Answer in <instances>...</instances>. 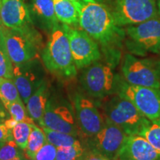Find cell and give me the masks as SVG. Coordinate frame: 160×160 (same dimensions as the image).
Here are the masks:
<instances>
[{
	"instance_id": "1",
	"label": "cell",
	"mask_w": 160,
	"mask_h": 160,
	"mask_svg": "<svg viewBox=\"0 0 160 160\" xmlns=\"http://www.w3.org/2000/svg\"><path fill=\"white\" fill-rule=\"evenodd\" d=\"M77 8L80 28L100 45L106 63L115 68L121 57L125 31L117 25L111 11L103 4L82 1Z\"/></svg>"
},
{
	"instance_id": "2",
	"label": "cell",
	"mask_w": 160,
	"mask_h": 160,
	"mask_svg": "<svg viewBox=\"0 0 160 160\" xmlns=\"http://www.w3.org/2000/svg\"><path fill=\"white\" fill-rule=\"evenodd\" d=\"M101 108L104 119L114 124L128 136L139 135L151 121L131 102L118 94L103 99Z\"/></svg>"
},
{
	"instance_id": "3",
	"label": "cell",
	"mask_w": 160,
	"mask_h": 160,
	"mask_svg": "<svg viewBox=\"0 0 160 160\" xmlns=\"http://www.w3.org/2000/svg\"><path fill=\"white\" fill-rule=\"evenodd\" d=\"M42 57L45 67L52 73L65 78H72L77 75V68L72 57L68 37L62 25H58L51 31Z\"/></svg>"
},
{
	"instance_id": "4",
	"label": "cell",
	"mask_w": 160,
	"mask_h": 160,
	"mask_svg": "<svg viewBox=\"0 0 160 160\" xmlns=\"http://www.w3.org/2000/svg\"><path fill=\"white\" fill-rule=\"evenodd\" d=\"M125 45L130 53L145 57L160 53V17H153L125 30Z\"/></svg>"
},
{
	"instance_id": "5",
	"label": "cell",
	"mask_w": 160,
	"mask_h": 160,
	"mask_svg": "<svg viewBox=\"0 0 160 160\" xmlns=\"http://www.w3.org/2000/svg\"><path fill=\"white\" fill-rule=\"evenodd\" d=\"M79 82L84 91L91 98L103 99L116 94L118 73L107 63L99 61L84 68Z\"/></svg>"
},
{
	"instance_id": "6",
	"label": "cell",
	"mask_w": 160,
	"mask_h": 160,
	"mask_svg": "<svg viewBox=\"0 0 160 160\" xmlns=\"http://www.w3.org/2000/svg\"><path fill=\"white\" fill-rule=\"evenodd\" d=\"M122 77L128 83L160 89V59L139 58L131 53L124 56Z\"/></svg>"
},
{
	"instance_id": "7",
	"label": "cell",
	"mask_w": 160,
	"mask_h": 160,
	"mask_svg": "<svg viewBox=\"0 0 160 160\" xmlns=\"http://www.w3.org/2000/svg\"><path fill=\"white\" fill-rule=\"evenodd\" d=\"M116 94L131 102L148 119H160V89L131 85L118 74Z\"/></svg>"
},
{
	"instance_id": "8",
	"label": "cell",
	"mask_w": 160,
	"mask_h": 160,
	"mask_svg": "<svg viewBox=\"0 0 160 160\" xmlns=\"http://www.w3.org/2000/svg\"><path fill=\"white\" fill-rule=\"evenodd\" d=\"M0 35L15 66L28 63L37 56V39L29 27L12 29L0 25Z\"/></svg>"
},
{
	"instance_id": "9",
	"label": "cell",
	"mask_w": 160,
	"mask_h": 160,
	"mask_svg": "<svg viewBox=\"0 0 160 160\" xmlns=\"http://www.w3.org/2000/svg\"><path fill=\"white\" fill-rule=\"evenodd\" d=\"M111 13L117 25H136L158 17L156 0H113Z\"/></svg>"
},
{
	"instance_id": "10",
	"label": "cell",
	"mask_w": 160,
	"mask_h": 160,
	"mask_svg": "<svg viewBox=\"0 0 160 160\" xmlns=\"http://www.w3.org/2000/svg\"><path fill=\"white\" fill-rule=\"evenodd\" d=\"M68 37L73 62L77 69H82L102 57L99 46L86 32L62 24Z\"/></svg>"
},
{
	"instance_id": "11",
	"label": "cell",
	"mask_w": 160,
	"mask_h": 160,
	"mask_svg": "<svg viewBox=\"0 0 160 160\" xmlns=\"http://www.w3.org/2000/svg\"><path fill=\"white\" fill-rule=\"evenodd\" d=\"M77 125L88 138L93 137L102 128L105 119L94 102L81 93H76L73 99Z\"/></svg>"
},
{
	"instance_id": "12",
	"label": "cell",
	"mask_w": 160,
	"mask_h": 160,
	"mask_svg": "<svg viewBox=\"0 0 160 160\" xmlns=\"http://www.w3.org/2000/svg\"><path fill=\"white\" fill-rule=\"evenodd\" d=\"M128 135L119 127L105 119L102 128L89 137V150L97 152L110 160H117L118 155Z\"/></svg>"
},
{
	"instance_id": "13",
	"label": "cell",
	"mask_w": 160,
	"mask_h": 160,
	"mask_svg": "<svg viewBox=\"0 0 160 160\" xmlns=\"http://www.w3.org/2000/svg\"><path fill=\"white\" fill-rule=\"evenodd\" d=\"M42 127L63 133H68L75 137L79 134L75 114L70 105L65 104L53 103L49 100L42 119L39 122Z\"/></svg>"
},
{
	"instance_id": "14",
	"label": "cell",
	"mask_w": 160,
	"mask_h": 160,
	"mask_svg": "<svg viewBox=\"0 0 160 160\" xmlns=\"http://www.w3.org/2000/svg\"><path fill=\"white\" fill-rule=\"evenodd\" d=\"M32 19L28 6L25 0H2L0 25L8 28L29 27Z\"/></svg>"
},
{
	"instance_id": "15",
	"label": "cell",
	"mask_w": 160,
	"mask_h": 160,
	"mask_svg": "<svg viewBox=\"0 0 160 160\" xmlns=\"http://www.w3.org/2000/svg\"><path fill=\"white\" fill-rule=\"evenodd\" d=\"M117 160H160V153L141 135H130L120 150Z\"/></svg>"
},
{
	"instance_id": "16",
	"label": "cell",
	"mask_w": 160,
	"mask_h": 160,
	"mask_svg": "<svg viewBox=\"0 0 160 160\" xmlns=\"http://www.w3.org/2000/svg\"><path fill=\"white\" fill-rule=\"evenodd\" d=\"M12 79L25 104L27 103L31 96L43 83L41 77L29 68L25 67V64L13 68V77Z\"/></svg>"
},
{
	"instance_id": "17",
	"label": "cell",
	"mask_w": 160,
	"mask_h": 160,
	"mask_svg": "<svg viewBox=\"0 0 160 160\" xmlns=\"http://www.w3.org/2000/svg\"><path fill=\"white\" fill-rule=\"evenodd\" d=\"M29 10L31 19H34L40 27L52 31L59 25L53 0H32Z\"/></svg>"
},
{
	"instance_id": "18",
	"label": "cell",
	"mask_w": 160,
	"mask_h": 160,
	"mask_svg": "<svg viewBox=\"0 0 160 160\" xmlns=\"http://www.w3.org/2000/svg\"><path fill=\"white\" fill-rule=\"evenodd\" d=\"M49 91L47 84L44 82L31 96L28 100L26 106L28 114L33 121L39 122L42 118L46 106L48 102Z\"/></svg>"
},
{
	"instance_id": "19",
	"label": "cell",
	"mask_w": 160,
	"mask_h": 160,
	"mask_svg": "<svg viewBox=\"0 0 160 160\" xmlns=\"http://www.w3.org/2000/svg\"><path fill=\"white\" fill-rule=\"evenodd\" d=\"M55 13L59 22L68 25L79 24V13L76 5L70 0H53Z\"/></svg>"
},
{
	"instance_id": "20",
	"label": "cell",
	"mask_w": 160,
	"mask_h": 160,
	"mask_svg": "<svg viewBox=\"0 0 160 160\" xmlns=\"http://www.w3.org/2000/svg\"><path fill=\"white\" fill-rule=\"evenodd\" d=\"M46 142H47V139L43 130L37 127L34 123L32 124L31 133L28 142L27 148L24 151L26 157L33 160L37 152L42 148Z\"/></svg>"
},
{
	"instance_id": "21",
	"label": "cell",
	"mask_w": 160,
	"mask_h": 160,
	"mask_svg": "<svg viewBox=\"0 0 160 160\" xmlns=\"http://www.w3.org/2000/svg\"><path fill=\"white\" fill-rule=\"evenodd\" d=\"M42 128L46 136L48 142L52 144L57 148L73 145L79 142V140L77 139V137L75 136L63 133V132L53 131V130L45 127H42Z\"/></svg>"
},
{
	"instance_id": "22",
	"label": "cell",
	"mask_w": 160,
	"mask_h": 160,
	"mask_svg": "<svg viewBox=\"0 0 160 160\" xmlns=\"http://www.w3.org/2000/svg\"><path fill=\"white\" fill-rule=\"evenodd\" d=\"M0 100L2 104L23 102L13 79L0 77Z\"/></svg>"
},
{
	"instance_id": "23",
	"label": "cell",
	"mask_w": 160,
	"mask_h": 160,
	"mask_svg": "<svg viewBox=\"0 0 160 160\" xmlns=\"http://www.w3.org/2000/svg\"><path fill=\"white\" fill-rule=\"evenodd\" d=\"M23 102H13L4 103L5 109L9 112L11 118H13L17 122L34 123L32 118L28 117V112L24 105Z\"/></svg>"
},
{
	"instance_id": "24",
	"label": "cell",
	"mask_w": 160,
	"mask_h": 160,
	"mask_svg": "<svg viewBox=\"0 0 160 160\" xmlns=\"http://www.w3.org/2000/svg\"><path fill=\"white\" fill-rule=\"evenodd\" d=\"M32 124L28 122H17L15 127L12 129V134L17 145L23 151L27 148L28 142L31 133Z\"/></svg>"
},
{
	"instance_id": "25",
	"label": "cell",
	"mask_w": 160,
	"mask_h": 160,
	"mask_svg": "<svg viewBox=\"0 0 160 160\" xmlns=\"http://www.w3.org/2000/svg\"><path fill=\"white\" fill-rule=\"evenodd\" d=\"M139 135L145 137L160 153V119L150 121Z\"/></svg>"
},
{
	"instance_id": "26",
	"label": "cell",
	"mask_w": 160,
	"mask_h": 160,
	"mask_svg": "<svg viewBox=\"0 0 160 160\" xmlns=\"http://www.w3.org/2000/svg\"><path fill=\"white\" fill-rule=\"evenodd\" d=\"M13 64L5 48L0 35V77L12 79L13 77Z\"/></svg>"
},
{
	"instance_id": "27",
	"label": "cell",
	"mask_w": 160,
	"mask_h": 160,
	"mask_svg": "<svg viewBox=\"0 0 160 160\" xmlns=\"http://www.w3.org/2000/svg\"><path fill=\"white\" fill-rule=\"evenodd\" d=\"M85 151V148L79 141L73 145L58 148L57 160H78Z\"/></svg>"
},
{
	"instance_id": "28",
	"label": "cell",
	"mask_w": 160,
	"mask_h": 160,
	"mask_svg": "<svg viewBox=\"0 0 160 160\" xmlns=\"http://www.w3.org/2000/svg\"><path fill=\"white\" fill-rule=\"evenodd\" d=\"M22 150L12 139L0 145V160H10L17 157H23Z\"/></svg>"
},
{
	"instance_id": "29",
	"label": "cell",
	"mask_w": 160,
	"mask_h": 160,
	"mask_svg": "<svg viewBox=\"0 0 160 160\" xmlns=\"http://www.w3.org/2000/svg\"><path fill=\"white\" fill-rule=\"evenodd\" d=\"M57 148L49 142H46L37 152L33 160H57Z\"/></svg>"
},
{
	"instance_id": "30",
	"label": "cell",
	"mask_w": 160,
	"mask_h": 160,
	"mask_svg": "<svg viewBox=\"0 0 160 160\" xmlns=\"http://www.w3.org/2000/svg\"><path fill=\"white\" fill-rule=\"evenodd\" d=\"M78 160H110L103 156H102L97 152L91 151V150H86L83 154L80 157Z\"/></svg>"
},
{
	"instance_id": "31",
	"label": "cell",
	"mask_w": 160,
	"mask_h": 160,
	"mask_svg": "<svg viewBox=\"0 0 160 160\" xmlns=\"http://www.w3.org/2000/svg\"><path fill=\"white\" fill-rule=\"evenodd\" d=\"M12 139V130L8 128L4 123H0V145Z\"/></svg>"
},
{
	"instance_id": "32",
	"label": "cell",
	"mask_w": 160,
	"mask_h": 160,
	"mask_svg": "<svg viewBox=\"0 0 160 160\" xmlns=\"http://www.w3.org/2000/svg\"><path fill=\"white\" fill-rule=\"evenodd\" d=\"M6 119H7V113L5 111V108L0 100V123H4Z\"/></svg>"
},
{
	"instance_id": "33",
	"label": "cell",
	"mask_w": 160,
	"mask_h": 160,
	"mask_svg": "<svg viewBox=\"0 0 160 160\" xmlns=\"http://www.w3.org/2000/svg\"><path fill=\"white\" fill-rule=\"evenodd\" d=\"M4 124H5V125L8 128L12 130L17 124V122L15 121L13 118H11V119H6L5 121L4 122Z\"/></svg>"
},
{
	"instance_id": "34",
	"label": "cell",
	"mask_w": 160,
	"mask_h": 160,
	"mask_svg": "<svg viewBox=\"0 0 160 160\" xmlns=\"http://www.w3.org/2000/svg\"><path fill=\"white\" fill-rule=\"evenodd\" d=\"M157 12H158V15L160 17V0H158L157 2Z\"/></svg>"
},
{
	"instance_id": "35",
	"label": "cell",
	"mask_w": 160,
	"mask_h": 160,
	"mask_svg": "<svg viewBox=\"0 0 160 160\" xmlns=\"http://www.w3.org/2000/svg\"><path fill=\"white\" fill-rule=\"evenodd\" d=\"M84 2H99L102 1V0H82Z\"/></svg>"
},
{
	"instance_id": "36",
	"label": "cell",
	"mask_w": 160,
	"mask_h": 160,
	"mask_svg": "<svg viewBox=\"0 0 160 160\" xmlns=\"http://www.w3.org/2000/svg\"><path fill=\"white\" fill-rule=\"evenodd\" d=\"M10 160H25V159H24L23 157H17V158H14V159H12Z\"/></svg>"
},
{
	"instance_id": "37",
	"label": "cell",
	"mask_w": 160,
	"mask_h": 160,
	"mask_svg": "<svg viewBox=\"0 0 160 160\" xmlns=\"http://www.w3.org/2000/svg\"><path fill=\"white\" fill-rule=\"evenodd\" d=\"M1 5H2V0H0V8H1Z\"/></svg>"
},
{
	"instance_id": "38",
	"label": "cell",
	"mask_w": 160,
	"mask_h": 160,
	"mask_svg": "<svg viewBox=\"0 0 160 160\" xmlns=\"http://www.w3.org/2000/svg\"><path fill=\"white\" fill-rule=\"evenodd\" d=\"M25 160H32V159H25Z\"/></svg>"
}]
</instances>
